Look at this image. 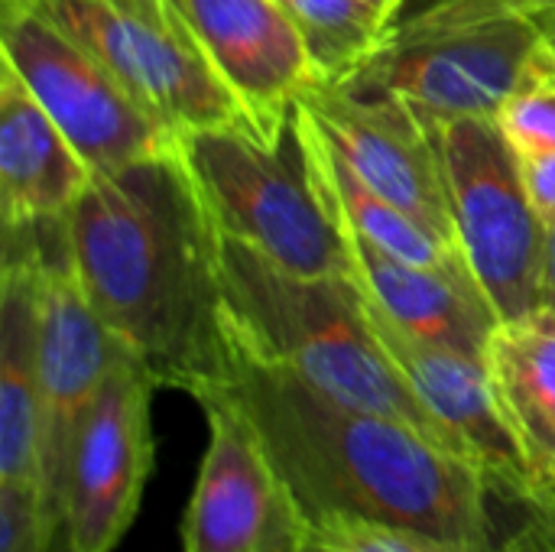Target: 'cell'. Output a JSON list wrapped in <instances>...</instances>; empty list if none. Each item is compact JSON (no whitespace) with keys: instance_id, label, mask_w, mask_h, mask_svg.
<instances>
[{"instance_id":"cell-25","label":"cell","mask_w":555,"mask_h":552,"mask_svg":"<svg viewBox=\"0 0 555 552\" xmlns=\"http://www.w3.org/2000/svg\"><path fill=\"white\" fill-rule=\"evenodd\" d=\"M546 306H555V224L546 228V267H543Z\"/></svg>"},{"instance_id":"cell-24","label":"cell","mask_w":555,"mask_h":552,"mask_svg":"<svg viewBox=\"0 0 555 552\" xmlns=\"http://www.w3.org/2000/svg\"><path fill=\"white\" fill-rule=\"evenodd\" d=\"M520 176L540 221L555 224V153H520Z\"/></svg>"},{"instance_id":"cell-2","label":"cell","mask_w":555,"mask_h":552,"mask_svg":"<svg viewBox=\"0 0 555 552\" xmlns=\"http://www.w3.org/2000/svg\"><path fill=\"white\" fill-rule=\"evenodd\" d=\"M62 238L85 296L159 387L202 397L224 384L231 335L221 231L179 146L91 172L62 218Z\"/></svg>"},{"instance_id":"cell-13","label":"cell","mask_w":555,"mask_h":552,"mask_svg":"<svg viewBox=\"0 0 555 552\" xmlns=\"http://www.w3.org/2000/svg\"><path fill=\"white\" fill-rule=\"evenodd\" d=\"M299 104H306L364 185L429 224L446 241L459 244L442 159L423 114L413 104L397 94L335 85L312 88L299 98Z\"/></svg>"},{"instance_id":"cell-14","label":"cell","mask_w":555,"mask_h":552,"mask_svg":"<svg viewBox=\"0 0 555 552\" xmlns=\"http://www.w3.org/2000/svg\"><path fill=\"white\" fill-rule=\"evenodd\" d=\"M241 101L250 127L276 146L293 124L296 101L322 85L302 33L280 0H172Z\"/></svg>"},{"instance_id":"cell-18","label":"cell","mask_w":555,"mask_h":552,"mask_svg":"<svg viewBox=\"0 0 555 552\" xmlns=\"http://www.w3.org/2000/svg\"><path fill=\"white\" fill-rule=\"evenodd\" d=\"M485 368L530 472L555 491V306L498 322Z\"/></svg>"},{"instance_id":"cell-4","label":"cell","mask_w":555,"mask_h":552,"mask_svg":"<svg viewBox=\"0 0 555 552\" xmlns=\"http://www.w3.org/2000/svg\"><path fill=\"white\" fill-rule=\"evenodd\" d=\"M546 46L540 20L514 0H429L341 88L397 94L426 117H498Z\"/></svg>"},{"instance_id":"cell-5","label":"cell","mask_w":555,"mask_h":552,"mask_svg":"<svg viewBox=\"0 0 555 552\" xmlns=\"http://www.w3.org/2000/svg\"><path fill=\"white\" fill-rule=\"evenodd\" d=\"M179 153L224 238L289 273L354 277L345 238L309 182L296 117L276 146L254 127H208L182 133Z\"/></svg>"},{"instance_id":"cell-9","label":"cell","mask_w":555,"mask_h":552,"mask_svg":"<svg viewBox=\"0 0 555 552\" xmlns=\"http://www.w3.org/2000/svg\"><path fill=\"white\" fill-rule=\"evenodd\" d=\"M39 238L42 260L36 280L39 309V501L49 527L62 540V495L78 423L101 394L111 371L133 355L98 316L85 296L62 238V218L29 224Z\"/></svg>"},{"instance_id":"cell-21","label":"cell","mask_w":555,"mask_h":552,"mask_svg":"<svg viewBox=\"0 0 555 552\" xmlns=\"http://www.w3.org/2000/svg\"><path fill=\"white\" fill-rule=\"evenodd\" d=\"M498 127L517 153H555V46L550 42L498 111Z\"/></svg>"},{"instance_id":"cell-12","label":"cell","mask_w":555,"mask_h":552,"mask_svg":"<svg viewBox=\"0 0 555 552\" xmlns=\"http://www.w3.org/2000/svg\"><path fill=\"white\" fill-rule=\"evenodd\" d=\"M361 296L384 355L452 439L459 455L472 462L491 482V488L514 504L553 501L555 491H546L537 482L498 407L485 361L400 329L364 290Z\"/></svg>"},{"instance_id":"cell-22","label":"cell","mask_w":555,"mask_h":552,"mask_svg":"<svg viewBox=\"0 0 555 552\" xmlns=\"http://www.w3.org/2000/svg\"><path fill=\"white\" fill-rule=\"evenodd\" d=\"M302 552H449L446 547L374 521L332 517L309 524L306 550Z\"/></svg>"},{"instance_id":"cell-3","label":"cell","mask_w":555,"mask_h":552,"mask_svg":"<svg viewBox=\"0 0 555 552\" xmlns=\"http://www.w3.org/2000/svg\"><path fill=\"white\" fill-rule=\"evenodd\" d=\"M221 286L228 335L237 348L289 368L348 407L410 423L459 455L384 355L354 277L289 273L260 251L221 234Z\"/></svg>"},{"instance_id":"cell-17","label":"cell","mask_w":555,"mask_h":552,"mask_svg":"<svg viewBox=\"0 0 555 552\" xmlns=\"http://www.w3.org/2000/svg\"><path fill=\"white\" fill-rule=\"evenodd\" d=\"M91 182V166L3 62L0 72V218L3 231L65 218Z\"/></svg>"},{"instance_id":"cell-1","label":"cell","mask_w":555,"mask_h":552,"mask_svg":"<svg viewBox=\"0 0 555 552\" xmlns=\"http://www.w3.org/2000/svg\"><path fill=\"white\" fill-rule=\"evenodd\" d=\"M211 390L228 394L254 426L306 524L354 517L449 552H498L511 514L524 508L416 426L348 407L234 342L228 377Z\"/></svg>"},{"instance_id":"cell-16","label":"cell","mask_w":555,"mask_h":552,"mask_svg":"<svg viewBox=\"0 0 555 552\" xmlns=\"http://www.w3.org/2000/svg\"><path fill=\"white\" fill-rule=\"evenodd\" d=\"M358 286L406 332L485 361L498 312L472 270H433L410 264L367 238L341 231Z\"/></svg>"},{"instance_id":"cell-26","label":"cell","mask_w":555,"mask_h":552,"mask_svg":"<svg viewBox=\"0 0 555 552\" xmlns=\"http://www.w3.org/2000/svg\"><path fill=\"white\" fill-rule=\"evenodd\" d=\"M537 20H540V26H543L546 39L555 46V10H543V13H537Z\"/></svg>"},{"instance_id":"cell-8","label":"cell","mask_w":555,"mask_h":552,"mask_svg":"<svg viewBox=\"0 0 555 552\" xmlns=\"http://www.w3.org/2000/svg\"><path fill=\"white\" fill-rule=\"evenodd\" d=\"M0 59L26 81L91 172H117L179 146V133L146 111L94 52L23 0H3Z\"/></svg>"},{"instance_id":"cell-10","label":"cell","mask_w":555,"mask_h":552,"mask_svg":"<svg viewBox=\"0 0 555 552\" xmlns=\"http://www.w3.org/2000/svg\"><path fill=\"white\" fill-rule=\"evenodd\" d=\"M159 384L137 355H127L78 423L65 495V552H114L137 517L153 472V390Z\"/></svg>"},{"instance_id":"cell-20","label":"cell","mask_w":555,"mask_h":552,"mask_svg":"<svg viewBox=\"0 0 555 552\" xmlns=\"http://www.w3.org/2000/svg\"><path fill=\"white\" fill-rule=\"evenodd\" d=\"M306 39L322 85L354 81L397 36L406 0H280Z\"/></svg>"},{"instance_id":"cell-27","label":"cell","mask_w":555,"mask_h":552,"mask_svg":"<svg viewBox=\"0 0 555 552\" xmlns=\"http://www.w3.org/2000/svg\"><path fill=\"white\" fill-rule=\"evenodd\" d=\"M514 3L524 7V10H530L533 16L543 13V10H555V0H514Z\"/></svg>"},{"instance_id":"cell-19","label":"cell","mask_w":555,"mask_h":552,"mask_svg":"<svg viewBox=\"0 0 555 552\" xmlns=\"http://www.w3.org/2000/svg\"><path fill=\"white\" fill-rule=\"evenodd\" d=\"M293 117H296L302 156H306L309 182H312L315 195L322 198V205H325V211L338 231L367 238L371 244H377V247H384V251H390L410 264H420V267L472 270L459 244L446 241L429 224H423L420 218H413L400 205L387 202L371 185H364L354 176V169L341 159V153L332 146V140L322 133V127L306 111V104L296 101Z\"/></svg>"},{"instance_id":"cell-15","label":"cell","mask_w":555,"mask_h":552,"mask_svg":"<svg viewBox=\"0 0 555 552\" xmlns=\"http://www.w3.org/2000/svg\"><path fill=\"white\" fill-rule=\"evenodd\" d=\"M42 247L33 228L3 231L0 277V485L39 495V280Z\"/></svg>"},{"instance_id":"cell-6","label":"cell","mask_w":555,"mask_h":552,"mask_svg":"<svg viewBox=\"0 0 555 552\" xmlns=\"http://www.w3.org/2000/svg\"><path fill=\"white\" fill-rule=\"evenodd\" d=\"M423 120L442 159L459 247L498 319L546 306V224L530 205L520 153L494 117Z\"/></svg>"},{"instance_id":"cell-23","label":"cell","mask_w":555,"mask_h":552,"mask_svg":"<svg viewBox=\"0 0 555 552\" xmlns=\"http://www.w3.org/2000/svg\"><path fill=\"white\" fill-rule=\"evenodd\" d=\"M55 543L39 495L0 485V552H52Z\"/></svg>"},{"instance_id":"cell-7","label":"cell","mask_w":555,"mask_h":552,"mask_svg":"<svg viewBox=\"0 0 555 552\" xmlns=\"http://www.w3.org/2000/svg\"><path fill=\"white\" fill-rule=\"evenodd\" d=\"M94 52L179 137L250 127L172 0H23Z\"/></svg>"},{"instance_id":"cell-11","label":"cell","mask_w":555,"mask_h":552,"mask_svg":"<svg viewBox=\"0 0 555 552\" xmlns=\"http://www.w3.org/2000/svg\"><path fill=\"white\" fill-rule=\"evenodd\" d=\"M195 400L208 420V446L182 521V550H306L309 524L254 426L221 390H205Z\"/></svg>"}]
</instances>
